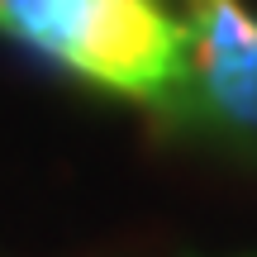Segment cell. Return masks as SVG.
I'll return each mask as SVG.
<instances>
[{
    "label": "cell",
    "mask_w": 257,
    "mask_h": 257,
    "mask_svg": "<svg viewBox=\"0 0 257 257\" xmlns=\"http://www.w3.org/2000/svg\"><path fill=\"white\" fill-rule=\"evenodd\" d=\"M138 5H143V10H148V15H153V19H157V24H162L181 48H191L195 38L205 34V24H210L214 0H138Z\"/></svg>",
    "instance_id": "2"
},
{
    "label": "cell",
    "mask_w": 257,
    "mask_h": 257,
    "mask_svg": "<svg viewBox=\"0 0 257 257\" xmlns=\"http://www.w3.org/2000/svg\"><path fill=\"white\" fill-rule=\"evenodd\" d=\"M210 119L257 138V19L238 0H214L205 34L186 48V76Z\"/></svg>",
    "instance_id": "1"
}]
</instances>
